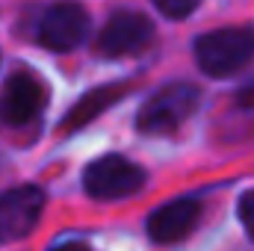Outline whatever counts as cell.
I'll return each mask as SVG.
<instances>
[{"mask_svg":"<svg viewBox=\"0 0 254 251\" xmlns=\"http://www.w3.org/2000/svg\"><path fill=\"white\" fill-rule=\"evenodd\" d=\"M254 60L252 27H222L195 42V63L210 77H231Z\"/></svg>","mask_w":254,"mask_h":251,"instance_id":"6da1fadb","label":"cell"},{"mask_svg":"<svg viewBox=\"0 0 254 251\" xmlns=\"http://www.w3.org/2000/svg\"><path fill=\"white\" fill-rule=\"evenodd\" d=\"M201 92L192 83H169L160 92H154L139 116H136V127L142 133H175L181 125H187L192 119V113L198 110Z\"/></svg>","mask_w":254,"mask_h":251,"instance_id":"7a4b0ae2","label":"cell"},{"mask_svg":"<svg viewBox=\"0 0 254 251\" xmlns=\"http://www.w3.org/2000/svg\"><path fill=\"white\" fill-rule=\"evenodd\" d=\"M89 27H92V21H89V12L83 3L57 0L39 15L33 36L42 48H48L54 54H68L89 39Z\"/></svg>","mask_w":254,"mask_h":251,"instance_id":"3957f363","label":"cell"},{"mask_svg":"<svg viewBox=\"0 0 254 251\" xmlns=\"http://www.w3.org/2000/svg\"><path fill=\"white\" fill-rule=\"evenodd\" d=\"M145 187V169L130 163L127 157L110 154L86 166L83 172V189L98 201H119L130 198Z\"/></svg>","mask_w":254,"mask_h":251,"instance_id":"277c9868","label":"cell"},{"mask_svg":"<svg viewBox=\"0 0 254 251\" xmlns=\"http://www.w3.org/2000/svg\"><path fill=\"white\" fill-rule=\"evenodd\" d=\"M154 39V24L142 15V12H113L110 21L104 24L101 36H98V54L107 60H122L133 57L139 51H145Z\"/></svg>","mask_w":254,"mask_h":251,"instance_id":"5b68a950","label":"cell"},{"mask_svg":"<svg viewBox=\"0 0 254 251\" xmlns=\"http://www.w3.org/2000/svg\"><path fill=\"white\" fill-rule=\"evenodd\" d=\"M45 192L33 184L15 187L0 195V243L24 240L42 219Z\"/></svg>","mask_w":254,"mask_h":251,"instance_id":"8992f818","label":"cell"},{"mask_svg":"<svg viewBox=\"0 0 254 251\" xmlns=\"http://www.w3.org/2000/svg\"><path fill=\"white\" fill-rule=\"evenodd\" d=\"M45 104H48L45 83L30 71H15L6 80L3 95H0V119L15 127L30 125L45 110Z\"/></svg>","mask_w":254,"mask_h":251,"instance_id":"52a82bcc","label":"cell"},{"mask_svg":"<svg viewBox=\"0 0 254 251\" xmlns=\"http://www.w3.org/2000/svg\"><path fill=\"white\" fill-rule=\"evenodd\" d=\"M201 219V201L198 198H175L163 207H157L148 216V237L160 246H175L187 240Z\"/></svg>","mask_w":254,"mask_h":251,"instance_id":"ba28073f","label":"cell"},{"mask_svg":"<svg viewBox=\"0 0 254 251\" xmlns=\"http://www.w3.org/2000/svg\"><path fill=\"white\" fill-rule=\"evenodd\" d=\"M127 92V86H101V89H92V92H86L71 110H68V116H65L63 122V133L68 130H80V127H86L89 122H95L104 110H110L116 101H122Z\"/></svg>","mask_w":254,"mask_h":251,"instance_id":"9c48e42d","label":"cell"},{"mask_svg":"<svg viewBox=\"0 0 254 251\" xmlns=\"http://www.w3.org/2000/svg\"><path fill=\"white\" fill-rule=\"evenodd\" d=\"M166 18H172V21H181V18H190L192 12L201 6V0H151Z\"/></svg>","mask_w":254,"mask_h":251,"instance_id":"30bf717a","label":"cell"},{"mask_svg":"<svg viewBox=\"0 0 254 251\" xmlns=\"http://www.w3.org/2000/svg\"><path fill=\"white\" fill-rule=\"evenodd\" d=\"M237 213H240V222L243 228L249 231V237L254 240V189L240 195V204H237Z\"/></svg>","mask_w":254,"mask_h":251,"instance_id":"8fae6325","label":"cell"},{"mask_svg":"<svg viewBox=\"0 0 254 251\" xmlns=\"http://www.w3.org/2000/svg\"><path fill=\"white\" fill-rule=\"evenodd\" d=\"M51 251H89V246H86V243H80V240H68V243L54 246Z\"/></svg>","mask_w":254,"mask_h":251,"instance_id":"7c38bea8","label":"cell"}]
</instances>
